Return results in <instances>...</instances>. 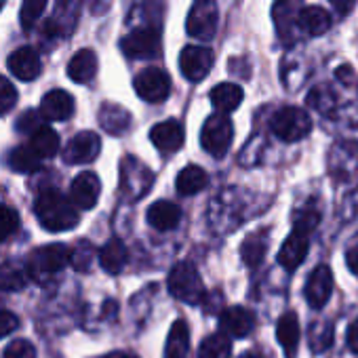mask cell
Segmentation results:
<instances>
[{
    "label": "cell",
    "instance_id": "cell-17",
    "mask_svg": "<svg viewBox=\"0 0 358 358\" xmlns=\"http://www.w3.org/2000/svg\"><path fill=\"white\" fill-rule=\"evenodd\" d=\"M78 22V0H57L55 13L47 22V34L68 36Z\"/></svg>",
    "mask_w": 358,
    "mask_h": 358
},
{
    "label": "cell",
    "instance_id": "cell-38",
    "mask_svg": "<svg viewBox=\"0 0 358 358\" xmlns=\"http://www.w3.org/2000/svg\"><path fill=\"white\" fill-rule=\"evenodd\" d=\"M20 228V215L15 209L0 205V243H5L9 236H13Z\"/></svg>",
    "mask_w": 358,
    "mask_h": 358
},
{
    "label": "cell",
    "instance_id": "cell-46",
    "mask_svg": "<svg viewBox=\"0 0 358 358\" xmlns=\"http://www.w3.org/2000/svg\"><path fill=\"white\" fill-rule=\"evenodd\" d=\"M331 5L339 15H350V11L356 5V0H331Z\"/></svg>",
    "mask_w": 358,
    "mask_h": 358
},
{
    "label": "cell",
    "instance_id": "cell-33",
    "mask_svg": "<svg viewBox=\"0 0 358 358\" xmlns=\"http://www.w3.org/2000/svg\"><path fill=\"white\" fill-rule=\"evenodd\" d=\"M241 253H243V262H245L247 266H251V268L259 266L262 259H264V255H266V238H264L262 234H251V236H247V241L243 243Z\"/></svg>",
    "mask_w": 358,
    "mask_h": 358
},
{
    "label": "cell",
    "instance_id": "cell-9",
    "mask_svg": "<svg viewBox=\"0 0 358 358\" xmlns=\"http://www.w3.org/2000/svg\"><path fill=\"white\" fill-rule=\"evenodd\" d=\"M135 93L148 103H160L171 93V78L160 68H145L133 80Z\"/></svg>",
    "mask_w": 358,
    "mask_h": 358
},
{
    "label": "cell",
    "instance_id": "cell-45",
    "mask_svg": "<svg viewBox=\"0 0 358 358\" xmlns=\"http://www.w3.org/2000/svg\"><path fill=\"white\" fill-rule=\"evenodd\" d=\"M345 339H348V348H350L352 352L358 354V318H354V320L350 322Z\"/></svg>",
    "mask_w": 358,
    "mask_h": 358
},
{
    "label": "cell",
    "instance_id": "cell-10",
    "mask_svg": "<svg viewBox=\"0 0 358 358\" xmlns=\"http://www.w3.org/2000/svg\"><path fill=\"white\" fill-rule=\"evenodd\" d=\"M215 55L209 47L201 45H188L182 53H179V70H182L184 78L190 83H201L213 68Z\"/></svg>",
    "mask_w": 358,
    "mask_h": 358
},
{
    "label": "cell",
    "instance_id": "cell-14",
    "mask_svg": "<svg viewBox=\"0 0 358 358\" xmlns=\"http://www.w3.org/2000/svg\"><path fill=\"white\" fill-rule=\"evenodd\" d=\"M150 139H152V143L160 152L173 154V152H177L179 148L184 145L186 133H184L182 122H177V120H164V122H158V124L152 127Z\"/></svg>",
    "mask_w": 358,
    "mask_h": 358
},
{
    "label": "cell",
    "instance_id": "cell-50",
    "mask_svg": "<svg viewBox=\"0 0 358 358\" xmlns=\"http://www.w3.org/2000/svg\"><path fill=\"white\" fill-rule=\"evenodd\" d=\"M350 74H352V70L348 66H343V68L337 70V78H341L343 83H350Z\"/></svg>",
    "mask_w": 358,
    "mask_h": 358
},
{
    "label": "cell",
    "instance_id": "cell-30",
    "mask_svg": "<svg viewBox=\"0 0 358 358\" xmlns=\"http://www.w3.org/2000/svg\"><path fill=\"white\" fill-rule=\"evenodd\" d=\"M232 339L226 333H211L203 339L199 348V358H230Z\"/></svg>",
    "mask_w": 358,
    "mask_h": 358
},
{
    "label": "cell",
    "instance_id": "cell-43",
    "mask_svg": "<svg viewBox=\"0 0 358 358\" xmlns=\"http://www.w3.org/2000/svg\"><path fill=\"white\" fill-rule=\"evenodd\" d=\"M20 320L13 312H7V310H0V339L11 335L15 329H17Z\"/></svg>",
    "mask_w": 358,
    "mask_h": 358
},
{
    "label": "cell",
    "instance_id": "cell-32",
    "mask_svg": "<svg viewBox=\"0 0 358 358\" xmlns=\"http://www.w3.org/2000/svg\"><path fill=\"white\" fill-rule=\"evenodd\" d=\"M9 164L17 173H36L38 166H41V158H38V154L30 145H17L11 152Z\"/></svg>",
    "mask_w": 358,
    "mask_h": 358
},
{
    "label": "cell",
    "instance_id": "cell-15",
    "mask_svg": "<svg viewBox=\"0 0 358 358\" xmlns=\"http://www.w3.org/2000/svg\"><path fill=\"white\" fill-rule=\"evenodd\" d=\"M306 299L312 308H322L333 293V272L329 266H318L306 282Z\"/></svg>",
    "mask_w": 358,
    "mask_h": 358
},
{
    "label": "cell",
    "instance_id": "cell-27",
    "mask_svg": "<svg viewBox=\"0 0 358 358\" xmlns=\"http://www.w3.org/2000/svg\"><path fill=\"white\" fill-rule=\"evenodd\" d=\"M99 124L110 135H122L131 127V114L116 103H103L99 110Z\"/></svg>",
    "mask_w": 358,
    "mask_h": 358
},
{
    "label": "cell",
    "instance_id": "cell-47",
    "mask_svg": "<svg viewBox=\"0 0 358 358\" xmlns=\"http://www.w3.org/2000/svg\"><path fill=\"white\" fill-rule=\"evenodd\" d=\"M345 262L350 266V270L358 276V241L348 249V255H345Z\"/></svg>",
    "mask_w": 358,
    "mask_h": 358
},
{
    "label": "cell",
    "instance_id": "cell-39",
    "mask_svg": "<svg viewBox=\"0 0 358 358\" xmlns=\"http://www.w3.org/2000/svg\"><path fill=\"white\" fill-rule=\"evenodd\" d=\"M17 103V91L11 85L9 78L0 76V114H7L15 108Z\"/></svg>",
    "mask_w": 358,
    "mask_h": 358
},
{
    "label": "cell",
    "instance_id": "cell-40",
    "mask_svg": "<svg viewBox=\"0 0 358 358\" xmlns=\"http://www.w3.org/2000/svg\"><path fill=\"white\" fill-rule=\"evenodd\" d=\"M5 358H36V350L28 339H13L5 350Z\"/></svg>",
    "mask_w": 358,
    "mask_h": 358
},
{
    "label": "cell",
    "instance_id": "cell-1",
    "mask_svg": "<svg viewBox=\"0 0 358 358\" xmlns=\"http://www.w3.org/2000/svg\"><path fill=\"white\" fill-rule=\"evenodd\" d=\"M34 213L41 226L49 232H68L78 226V211L74 203L55 190H47L36 199Z\"/></svg>",
    "mask_w": 358,
    "mask_h": 358
},
{
    "label": "cell",
    "instance_id": "cell-26",
    "mask_svg": "<svg viewBox=\"0 0 358 358\" xmlns=\"http://www.w3.org/2000/svg\"><path fill=\"white\" fill-rule=\"evenodd\" d=\"M190 352V329L186 324V320H175L169 337H166V345H164V358H186Z\"/></svg>",
    "mask_w": 358,
    "mask_h": 358
},
{
    "label": "cell",
    "instance_id": "cell-51",
    "mask_svg": "<svg viewBox=\"0 0 358 358\" xmlns=\"http://www.w3.org/2000/svg\"><path fill=\"white\" fill-rule=\"evenodd\" d=\"M238 358H259V356H255V354L247 352V354H243V356H238Z\"/></svg>",
    "mask_w": 358,
    "mask_h": 358
},
{
    "label": "cell",
    "instance_id": "cell-49",
    "mask_svg": "<svg viewBox=\"0 0 358 358\" xmlns=\"http://www.w3.org/2000/svg\"><path fill=\"white\" fill-rule=\"evenodd\" d=\"M101 358H139V356H135L131 352H112V354H106Z\"/></svg>",
    "mask_w": 358,
    "mask_h": 358
},
{
    "label": "cell",
    "instance_id": "cell-3",
    "mask_svg": "<svg viewBox=\"0 0 358 358\" xmlns=\"http://www.w3.org/2000/svg\"><path fill=\"white\" fill-rule=\"evenodd\" d=\"M72 259V253L68 251L66 245H47L41 247L32 253L30 262H28V276L36 282H45L49 278H53L57 272H62Z\"/></svg>",
    "mask_w": 358,
    "mask_h": 358
},
{
    "label": "cell",
    "instance_id": "cell-11",
    "mask_svg": "<svg viewBox=\"0 0 358 358\" xmlns=\"http://www.w3.org/2000/svg\"><path fill=\"white\" fill-rule=\"evenodd\" d=\"M99 150H101L99 135L93 133V131H83V133H76L70 139V143L66 145L64 160L68 164H87V162H93L99 156Z\"/></svg>",
    "mask_w": 358,
    "mask_h": 358
},
{
    "label": "cell",
    "instance_id": "cell-48",
    "mask_svg": "<svg viewBox=\"0 0 358 358\" xmlns=\"http://www.w3.org/2000/svg\"><path fill=\"white\" fill-rule=\"evenodd\" d=\"M89 5H91L93 13H103L110 5V0H89Z\"/></svg>",
    "mask_w": 358,
    "mask_h": 358
},
{
    "label": "cell",
    "instance_id": "cell-44",
    "mask_svg": "<svg viewBox=\"0 0 358 358\" xmlns=\"http://www.w3.org/2000/svg\"><path fill=\"white\" fill-rule=\"evenodd\" d=\"M316 226H318V213L306 211V213H301V215L295 220V228H301V230H306V232H312Z\"/></svg>",
    "mask_w": 358,
    "mask_h": 358
},
{
    "label": "cell",
    "instance_id": "cell-6",
    "mask_svg": "<svg viewBox=\"0 0 358 358\" xmlns=\"http://www.w3.org/2000/svg\"><path fill=\"white\" fill-rule=\"evenodd\" d=\"M270 129L282 141H299V139L310 135L312 120H310L306 110L295 108V106H287V108H280L272 116Z\"/></svg>",
    "mask_w": 358,
    "mask_h": 358
},
{
    "label": "cell",
    "instance_id": "cell-24",
    "mask_svg": "<svg viewBox=\"0 0 358 358\" xmlns=\"http://www.w3.org/2000/svg\"><path fill=\"white\" fill-rule=\"evenodd\" d=\"M209 184V175L203 166L199 164H188L184 166L182 171H179L177 175V192L182 194V196H192V194H199L207 188Z\"/></svg>",
    "mask_w": 358,
    "mask_h": 358
},
{
    "label": "cell",
    "instance_id": "cell-16",
    "mask_svg": "<svg viewBox=\"0 0 358 358\" xmlns=\"http://www.w3.org/2000/svg\"><path fill=\"white\" fill-rule=\"evenodd\" d=\"M72 114H74V97L68 91L53 89L41 101V116L45 120L59 122V120H68Z\"/></svg>",
    "mask_w": 358,
    "mask_h": 358
},
{
    "label": "cell",
    "instance_id": "cell-20",
    "mask_svg": "<svg viewBox=\"0 0 358 358\" xmlns=\"http://www.w3.org/2000/svg\"><path fill=\"white\" fill-rule=\"evenodd\" d=\"M220 327H222V333H226V335L247 337L253 331V327H255V318H253V314L247 308L234 306V308H228V310L222 312Z\"/></svg>",
    "mask_w": 358,
    "mask_h": 358
},
{
    "label": "cell",
    "instance_id": "cell-8",
    "mask_svg": "<svg viewBox=\"0 0 358 358\" xmlns=\"http://www.w3.org/2000/svg\"><path fill=\"white\" fill-rule=\"evenodd\" d=\"M120 49L131 59H154L160 55V32L156 26L133 30L120 41Z\"/></svg>",
    "mask_w": 358,
    "mask_h": 358
},
{
    "label": "cell",
    "instance_id": "cell-37",
    "mask_svg": "<svg viewBox=\"0 0 358 358\" xmlns=\"http://www.w3.org/2000/svg\"><path fill=\"white\" fill-rule=\"evenodd\" d=\"M47 0H24L22 3V11H20V22L26 30H30L45 13Z\"/></svg>",
    "mask_w": 358,
    "mask_h": 358
},
{
    "label": "cell",
    "instance_id": "cell-25",
    "mask_svg": "<svg viewBox=\"0 0 358 358\" xmlns=\"http://www.w3.org/2000/svg\"><path fill=\"white\" fill-rule=\"evenodd\" d=\"M95 74H97V55L91 49H80L68 64V76L78 85L91 83Z\"/></svg>",
    "mask_w": 358,
    "mask_h": 358
},
{
    "label": "cell",
    "instance_id": "cell-31",
    "mask_svg": "<svg viewBox=\"0 0 358 358\" xmlns=\"http://www.w3.org/2000/svg\"><path fill=\"white\" fill-rule=\"evenodd\" d=\"M30 148L38 154V158H53L59 152V135L51 127H41L30 141Z\"/></svg>",
    "mask_w": 358,
    "mask_h": 358
},
{
    "label": "cell",
    "instance_id": "cell-23",
    "mask_svg": "<svg viewBox=\"0 0 358 358\" xmlns=\"http://www.w3.org/2000/svg\"><path fill=\"white\" fill-rule=\"evenodd\" d=\"M297 24H299V30L306 32L308 36H322L331 28V15L322 7L310 5V7H301Z\"/></svg>",
    "mask_w": 358,
    "mask_h": 358
},
{
    "label": "cell",
    "instance_id": "cell-36",
    "mask_svg": "<svg viewBox=\"0 0 358 358\" xmlns=\"http://www.w3.org/2000/svg\"><path fill=\"white\" fill-rule=\"evenodd\" d=\"M26 285V274L15 266H0V289L3 291H22Z\"/></svg>",
    "mask_w": 358,
    "mask_h": 358
},
{
    "label": "cell",
    "instance_id": "cell-2",
    "mask_svg": "<svg viewBox=\"0 0 358 358\" xmlns=\"http://www.w3.org/2000/svg\"><path fill=\"white\" fill-rule=\"evenodd\" d=\"M169 293L186 303H201L205 299V285L203 278L199 274V270L194 268V264L190 262H179L171 268L169 278Z\"/></svg>",
    "mask_w": 358,
    "mask_h": 358
},
{
    "label": "cell",
    "instance_id": "cell-28",
    "mask_svg": "<svg viewBox=\"0 0 358 358\" xmlns=\"http://www.w3.org/2000/svg\"><path fill=\"white\" fill-rule=\"evenodd\" d=\"M243 89L234 83H222L211 91V103L220 114H230L243 103Z\"/></svg>",
    "mask_w": 358,
    "mask_h": 358
},
{
    "label": "cell",
    "instance_id": "cell-35",
    "mask_svg": "<svg viewBox=\"0 0 358 358\" xmlns=\"http://www.w3.org/2000/svg\"><path fill=\"white\" fill-rule=\"evenodd\" d=\"M308 103L316 108L320 114H331L335 110V95L329 87H316L308 95Z\"/></svg>",
    "mask_w": 358,
    "mask_h": 358
},
{
    "label": "cell",
    "instance_id": "cell-34",
    "mask_svg": "<svg viewBox=\"0 0 358 358\" xmlns=\"http://www.w3.org/2000/svg\"><path fill=\"white\" fill-rule=\"evenodd\" d=\"M308 337H310V345L314 352H324L333 343V324L327 320H316L310 327Z\"/></svg>",
    "mask_w": 358,
    "mask_h": 358
},
{
    "label": "cell",
    "instance_id": "cell-42",
    "mask_svg": "<svg viewBox=\"0 0 358 358\" xmlns=\"http://www.w3.org/2000/svg\"><path fill=\"white\" fill-rule=\"evenodd\" d=\"M41 127H43V124H41V112H34V110L24 112V114L20 116V120H17V131H20V133H30V135H34Z\"/></svg>",
    "mask_w": 358,
    "mask_h": 358
},
{
    "label": "cell",
    "instance_id": "cell-7",
    "mask_svg": "<svg viewBox=\"0 0 358 358\" xmlns=\"http://www.w3.org/2000/svg\"><path fill=\"white\" fill-rule=\"evenodd\" d=\"M217 3L215 0H194V5L186 20V30L192 38L211 41L217 32Z\"/></svg>",
    "mask_w": 358,
    "mask_h": 358
},
{
    "label": "cell",
    "instance_id": "cell-21",
    "mask_svg": "<svg viewBox=\"0 0 358 358\" xmlns=\"http://www.w3.org/2000/svg\"><path fill=\"white\" fill-rule=\"evenodd\" d=\"M179 220H182V209L171 201H156L148 209V224L158 232H169L177 228Z\"/></svg>",
    "mask_w": 358,
    "mask_h": 358
},
{
    "label": "cell",
    "instance_id": "cell-52",
    "mask_svg": "<svg viewBox=\"0 0 358 358\" xmlns=\"http://www.w3.org/2000/svg\"><path fill=\"white\" fill-rule=\"evenodd\" d=\"M3 3H5V0H0V7H3Z\"/></svg>",
    "mask_w": 358,
    "mask_h": 358
},
{
    "label": "cell",
    "instance_id": "cell-13",
    "mask_svg": "<svg viewBox=\"0 0 358 358\" xmlns=\"http://www.w3.org/2000/svg\"><path fill=\"white\" fill-rule=\"evenodd\" d=\"M308 247H310V232L301 228H293V232L287 236V241L278 251V264L287 270L299 268L308 255Z\"/></svg>",
    "mask_w": 358,
    "mask_h": 358
},
{
    "label": "cell",
    "instance_id": "cell-4",
    "mask_svg": "<svg viewBox=\"0 0 358 358\" xmlns=\"http://www.w3.org/2000/svg\"><path fill=\"white\" fill-rule=\"evenodd\" d=\"M234 139V124L228 118V114H213L205 120L201 131V145L213 156L224 158L232 145Z\"/></svg>",
    "mask_w": 358,
    "mask_h": 358
},
{
    "label": "cell",
    "instance_id": "cell-41",
    "mask_svg": "<svg viewBox=\"0 0 358 358\" xmlns=\"http://www.w3.org/2000/svg\"><path fill=\"white\" fill-rule=\"evenodd\" d=\"M72 266L76 268V270H80V272H85V270H89L91 268V262H93V249H91V245H87V243H83V245H78V249L72 253Z\"/></svg>",
    "mask_w": 358,
    "mask_h": 358
},
{
    "label": "cell",
    "instance_id": "cell-5",
    "mask_svg": "<svg viewBox=\"0 0 358 358\" xmlns=\"http://www.w3.org/2000/svg\"><path fill=\"white\" fill-rule=\"evenodd\" d=\"M154 182L152 171L133 156L122 158L120 162V194L124 201H139L150 192Z\"/></svg>",
    "mask_w": 358,
    "mask_h": 358
},
{
    "label": "cell",
    "instance_id": "cell-29",
    "mask_svg": "<svg viewBox=\"0 0 358 358\" xmlns=\"http://www.w3.org/2000/svg\"><path fill=\"white\" fill-rule=\"evenodd\" d=\"M127 259H129V253H127V247L118 241V238H112L108 241L101 251H99V264L106 272L110 274H118L124 266H127Z\"/></svg>",
    "mask_w": 358,
    "mask_h": 358
},
{
    "label": "cell",
    "instance_id": "cell-19",
    "mask_svg": "<svg viewBox=\"0 0 358 358\" xmlns=\"http://www.w3.org/2000/svg\"><path fill=\"white\" fill-rule=\"evenodd\" d=\"M299 0H278L272 9L274 15V24L278 30V36L282 41H293L295 38V30L299 28L297 17H299Z\"/></svg>",
    "mask_w": 358,
    "mask_h": 358
},
{
    "label": "cell",
    "instance_id": "cell-22",
    "mask_svg": "<svg viewBox=\"0 0 358 358\" xmlns=\"http://www.w3.org/2000/svg\"><path fill=\"white\" fill-rule=\"evenodd\" d=\"M299 320L295 312H287L280 316L278 324H276V337L278 343L282 345L287 358H295L297 356V348H299Z\"/></svg>",
    "mask_w": 358,
    "mask_h": 358
},
{
    "label": "cell",
    "instance_id": "cell-18",
    "mask_svg": "<svg viewBox=\"0 0 358 358\" xmlns=\"http://www.w3.org/2000/svg\"><path fill=\"white\" fill-rule=\"evenodd\" d=\"M9 70L15 78L24 80V83H30V80H36L43 66H41V57L38 53L32 49V47H22L17 49L15 53H11L9 57Z\"/></svg>",
    "mask_w": 358,
    "mask_h": 358
},
{
    "label": "cell",
    "instance_id": "cell-12",
    "mask_svg": "<svg viewBox=\"0 0 358 358\" xmlns=\"http://www.w3.org/2000/svg\"><path fill=\"white\" fill-rule=\"evenodd\" d=\"M99 192H101L99 177L91 171H85L78 177H74V182L70 186V201L74 203V207L89 211L97 205Z\"/></svg>",
    "mask_w": 358,
    "mask_h": 358
}]
</instances>
